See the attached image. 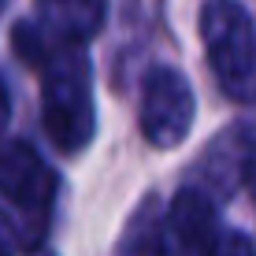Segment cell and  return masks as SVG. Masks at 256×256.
Returning a JSON list of instances; mask_svg holds the SVG:
<instances>
[{
    "label": "cell",
    "mask_w": 256,
    "mask_h": 256,
    "mask_svg": "<svg viewBox=\"0 0 256 256\" xmlns=\"http://www.w3.org/2000/svg\"><path fill=\"white\" fill-rule=\"evenodd\" d=\"M12 41L22 64L41 70V122L48 141L64 156H78L96 130L86 48L48 34L41 22H19Z\"/></svg>",
    "instance_id": "obj_1"
},
{
    "label": "cell",
    "mask_w": 256,
    "mask_h": 256,
    "mask_svg": "<svg viewBox=\"0 0 256 256\" xmlns=\"http://www.w3.org/2000/svg\"><path fill=\"white\" fill-rule=\"evenodd\" d=\"M200 38L219 90L245 100L256 90V22L238 0H208L200 12Z\"/></svg>",
    "instance_id": "obj_2"
},
{
    "label": "cell",
    "mask_w": 256,
    "mask_h": 256,
    "mask_svg": "<svg viewBox=\"0 0 256 256\" xmlns=\"http://www.w3.org/2000/svg\"><path fill=\"white\" fill-rule=\"evenodd\" d=\"M0 193L19 208V245H41L56 204V171L19 138L0 141Z\"/></svg>",
    "instance_id": "obj_3"
},
{
    "label": "cell",
    "mask_w": 256,
    "mask_h": 256,
    "mask_svg": "<svg viewBox=\"0 0 256 256\" xmlns=\"http://www.w3.org/2000/svg\"><path fill=\"white\" fill-rule=\"evenodd\" d=\"M193 86L182 78V70L174 67H152L141 82V108H138V122L141 134L152 148H174L182 145L193 126Z\"/></svg>",
    "instance_id": "obj_4"
},
{
    "label": "cell",
    "mask_w": 256,
    "mask_h": 256,
    "mask_svg": "<svg viewBox=\"0 0 256 256\" xmlns=\"http://www.w3.org/2000/svg\"><path fill=\"white\" fill-rule=\"evenodd\" d=\"M219 242L216 204L200 190H182L171 200L164 219V249L167 256H212Z\"/></svg>",
    "instance_id": "obj_5"
},
{
    "label": "cell",
    "mask_w": 256,
    "mask_h": 256,
    "mask_svg": "<svg viewBox=\"0 0 256 256\" xmlns=\"http://www.w3.org/2000/svg\"><path fill=\"white\" fill-rule=\"evenodd\" d=\"M41 8V26L56 38L82 45L104 26L108 0H38Z\"/></svg>",
    "instance_id": "obj_6"
},
{
    "label": "cell",
    "mask_w": 256,
    "mask_h": 256,
    "mask_svg": "<svg viewBox=\"0 0 256 256\" xmlns=\"http://www.w3.org/2000/svg\"><path fill=\"white\" fill-rule=\"evenodd\" d=\"M119 256H167V249H164V219L156 216L152 200L134 216L130 234H126V242H122Z\"/></svg>",
    "instance_id": "obj_7"
},
{
    "label": "cell",
    "mask_w": 256,
    "mask_h": 256,
    "mask_svg": "<svg viewBox=\"0 0 256 256\" xmlns=\"http://www.w3.org/2000/svg\"><path fill=\"white\" fill-rule=\"evenodd\" d=\"M238 174L249 197L256 200V122L238 130Z\"/></svg>",
    "instance_id": "obj_8"
},
{
    "label": "cell",
    "mask_w": 256,
    "mask_h": 256,
    "mask_svg": "<svg viewBox=\"0 0 256 256\" xmlns=\"http://www.w3.org/2000/svg\"><path fill=\"white\" fill-rule=\"evenodd\" d=\"M212 256H256V242L242 230H219V242Z\"/></svg>",
    "instance_id": "obj_9"
},
{
    "label": "cell",
    "mask_w": 256,
    "mask_h": 256,
    "mask_svg": "<svg viewBox=\"0 0 256 256\" xmlns=\"http://www.w3.org/2000/svg\"><path fill=\"white\" fill-rule=\"evenodd\" d=\"M15 245H19V238H15V226L4 219V212H0V256H12Z\"/></svg>",
    "instance_id": "obj_10"
},
{
    "label": "cell",
    "mask_w": 256,
    "mask_h": 256,
    "mask_svg": "<svg viewBox=\"0 0 256 256\" xmlns=\"http://www.w3.org/2000/svg\"><path fill=\"white\" fill-rule=\"evenodd\" d=\"M8 116H12V100H8V86L0 82V130L8 126Z\"/></svg>",
    "instance_id": "obj_11"
},
{
    "label": "cell",
    "mask_w": 256,
    "mask_h": 256,
    "mask_svg": "<svg viewBox=\"0 0 256 256\" xmlns=\"http://www.w3.org/2000/svg\"><path fill=\"white\" fill-rule=\"evenodd\" d=\"M4 4H8V0H0V8H4Z\"/></svg>",
    "instance_id": "obj_12"
}]
</instances>
